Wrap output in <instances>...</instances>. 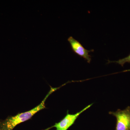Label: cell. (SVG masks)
<instances>
[{"label":"cell","mask_w":130,"mask_h":130,"mask_svg":"<svg viewBox=\"0 0 130 130\" xmlns=\"http://www.w3.org/2000/svg\"><path fill=\"white\" fill-rule=\"evenodd\" d=\"M50 90L42 102L36 107L27 111L17 114L14 116H9L4 120H0V130H12L15 127L22 123L27 121L32 118L37 113L46 108L45 102L48 97L60 87L54 88L50 86Z\"/></svg>","instance_id":"obj_1"},{"label":"cell","mask_w":130,"mask_h":130,"mask_svg":"<svg viewBox=\"0 0 130 130\" xmlns=\"http://www.w3.org/2000/svg\"><path fill=\"white\" fill-rule=\"evenodd\" d=\"M116 119L115 130H130V107H127L124 110L118 109L116 112L110 111Z\"/></svg>","instance_id":"obj_2"},{"label":"cell","mask_w":130,"mask_h":130,"mask_svg":"<svg viewBox=\"0 0 130 130\" xmlns=\"http://www.w3.org/2000/svg\"><path fill=\"white\" fill-rule=\"evenodd\" d=\"M68 41L71 44L72 51L80 57L84 58L87 61L88 63H90L91 56L89 54V53L93 52L94 50H88L86 49L78 41L74 39L71 36L68 38Z\"/></svg>","instance_id":"obj_4"},{"label":"cell","mask_w":130,"mask_h":130,"mask_svg":"<svg viewBox=\"0 0 130 130\" xmlns=\"http://www.w3.org/2000/svg\"><path fill=\"white\" fill-rule=\"evenodd\" d=\"M109 62H113V63H118L119 64L121 65V66L123 67L124 64L125 63H130V54L127 57L123 58V59H120L118 61H110L108 60Z\"/></svg>","instance_id":"obj_5"},{"label":"cell","mask_w":130,"mask_h":130,"mask_svg":"<svg viewBox=\"0 0 130 130\" xmlns=\"http://www.w3.org/2000/svg\"><path fill=\"white\" fill-rule=\"evenodd\" d=\"M93 105V104H90L85 107L80 111L78 112L77 113L74 114L69 113L68 110L67 114L63 119L61 120L58 123H55L53 126H51L44 130H48L54 127L56 128V130H67L74 124L76 120L79 117V115L83 112L86 111V109H88L90 107Z\"/></svg>","instance_id":"obj_3"}]
</instances>
